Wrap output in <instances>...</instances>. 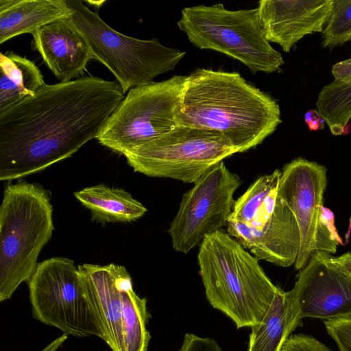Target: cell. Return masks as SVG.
Masks as SVG:
<instances>
[{
    "mask_svg": "<svg viewBox=\"0 0 351 351\" xmlns=\"http://www.w3.org/2000/svg\"><path fill=\"white\" fill-rule=\"evenodd\" d=\"M301 324L291 291L279 289L261 322L251 327L247 351H280Z\"/></svg>",
    "mask_w": 351,
    "mask_h": 351,
    "instance_id": "cell-18",
    "label": "cell"
},
{
    "mask_svg": "<svg viewBox=\"0 0 351 351\" xmlns=\"http://www.w3.org/2000/svg\"><path fill=\"white\" fill-rule=\"evenodd\" d=\"M315 115V110H310L305 113L304 115V121L308 125L310 122L313 121Z\"/></svg>",
    "mask_w": 351,
    "mask_h": 351,
    "instance_id": "cell-33",
    "label": "cell"
},
{
    "mask_svg": "<svg viewBox=\"0 0 351 351\" xmlns=\"http://www.w3.org/2000/svg\"><path fill=\"white\" fill-rule=\"evenodd\" d=\"M123 99L118 82L90 75L45 84L1 110L0 180H21L71 157L98 137Z\"/></svg>",
    "mask_w": 351,
    "mask_h": 351,
    "instance_id": "cell-1",
    "label": "cell"
},
{
    "mask_svg": "<svg viewBox=\"0 0 351 351\" xmlns=\"http://www.w3.org/2000/svg\"><path fill=\"white\" fill-rule=\"evenodd\" d=\"M67 336L68 335L63 334L62 335L51 341L41 351H56L66 340Z\"/></svg>",
    "mask_w": 351,
    "mask_h": 351,
    "instance_id": "cell-32",
    "label": "cell"
},
{
    "mask_svg": "<svg viewBox=\"0 0 351 351\" xmlns=\"http://www.w3.org/2000/svg\"><path fill=\"white\" fill-rule=\"evenodd\" d=\"M71 14L65 0H0V44Z\"/></svg>",
    "mask_w": 351,
    "mask_h": 351,
    "instance_id": "cell-17",
    "label": "cell"
},
{
    "mask_svg": "<svg viewBox=\"0 0 351 351\" xmlns=\"http://www.w3.org/2000/svg\"><path fill=\"white\" fill-rule=\"evenodd\" d=\"M123 328L125 351H147L151 336L147 328L150 317L147 300L134 291L132 278L123 291Z\"/></svg>",
    "mask_w": 351,
    "mask_h": 351,
    "instance_id": "cell-22",
    "label": "cell"
},
{
    "mask_svg": "<svg viewBox=\"0 0 351 351\" xmlns=\"http://www.w3.org/2000/svg\"><path fill=\"white\" fill-rule=\"evenodd\" d=\"M178 351H222L217 341L211 338L201 337L186 333Z\"/></svg>",
    "mask_w": 351,
    "mask_h": 351,
    "instance_id": "cell-27",
    "label": "cell"
},
{
    "mask_svg": "<svg viewBox=\"0 0 351 351\" xmlns=\"http://www.w3.org/2000/svg\"><path fill=\"white\" fill-rule=\"evenodd\" d=\"M199 273L210 305L237 328L259 324L280 289L258 259L228 232L206 237L197 254Z\"/></svg>",
    "mask_w": 351,
    "mask_h": 351,
    "instance_id": "cell-3",
    "label": "cell"
},
{
    "mask_svg": "<svg viewBox=\"0 0 351 351\" xmlns=\"http://www.w3.org/2000/svg\"><path fill=\"white\" fill-rule=\"evenodd\" d=\"M350 132H351V123L349 122L346 125L343 129V134L344 135L348 134Z\"/></svg>",
    "mask_w": 351,
    "mask_h": 351,
    "instance_id": "cell-34",
    "label": "cell"
},
{
    "mask_svg": "<svg viewBox=\"0 0 351 351\" xmlns=\"http://www.w3.org/2000/svg\"><path fill=\"white\" fill-rule=\"evenodd\" d=\"M45 84L34 62L13 51L0 53V111L34 95Z\"/></svg>",
    "mask_w": 351,
    "mask_h": 351,
    "instance_id": "cell-20",
    "label": "cell"
},
{
    "mask_svg": "<svg viewBox=\"0 0 351 351\" xmlns=\"http://www.w3.org/2000/svg\"><path fill=\"white\" fill-rule=\"evenodd\" d=\"M322 33L324 47L332 49L351 40V0H334L332 13Z\"/></svg>",
    "mask_w": 351,
    "mask_h": 351,
    "instance_id": "cell-24",
    "label": "cell"
},
{
    "mask_svg": "<svg viewBox=\"0 0 351 351\" xmlns=\"http://www.w3.org/2000/svg\"><path fill=\"white\" fill-rule=\"evenodd\" d=\"M321 221L322 224L330 233L333 239L338 243V245H343L342 239L339 235L335 225V215L331 210L322 206L321 211Z\"/></svg>",
    "mask_w": 351,
    "mask_h": 351,
    "instance_id": "cell-29",
    "label": "cell"
},
{
    "mask_svg": "<svg viewBox=\"0 0 351 351\" xmlns=\"http://www.w3.org/2000/svg\"><path fill=\"white\" fill-rule=\"evenodd\" d=\"M236 153L230 141L218 132L178 125L125 157L136 172L194 184Z\"/></svg>",
    "mask_w": 351,
    "mask_h": 351,
    "instance_id": "cell-8",
    "label": "cell"
},
{
    "mask_svg": "<svg viewBox=\"0 0 351 351\" xmlns=\"http://www.w3.org/2000/svg\"><path fill=\"white\" fill-rule=\"evenodd\" d=\"M280 351H332L315 337L304 334L290 335Z\"/></svg>",
    "mask_w": 351,
    "mask_h": 351,
    "instance_id": "cell-26",
    "label": "cell"
},
{
    "mask_svg": "<svg viewBox=\"0 0 351 351\" xmlns=\"http://www.w3.org/2000/svg\"><path fill=\"white\" fill-rule=\"evenodd\" d=\"M187 76L174 75L134 88L110 115L98 142L124 156L178 125L176 115Z\"/></svg>",
    "mask_w": 351,
    "mask_h": 351,
    "instance_id": "cell-7",
    "label": "cell"
},
{
    "mask_svg": "<svg viewBox=\"0 0 351 351\" xmlns=\"http://www.w3.org/2000/svg\"><path fill=\"white\" fill-rule=\"evenodd\" d=\"M50 192L36 182L6 184L0 206V302L34 273L54 230Z\"/></svg>",
    "mask_w": 351,
    "mask_h": 351,
    "instance_id": "cell-4",
    "label": "cell"
},
{
    "mask_svg": "<svg viewBox=\"0 0 351 351\" xmlns=\"http://www.w3.org/2000/svg\"><path fill=\"white\" fill-rule=\"evenodd\" d=\"M86 295L101 323L104 341L112 351H125L123 289L131 276L123 265L84 263L77 266Z\"/></svg>",
    "mask_w": 351,
    "mask_h": 351,
    "instance_id": "cell-15",
    "label": "cell"
},
{
    "mask_svg": "<svg viewBox=\"0 0 351 351\" xmlns=\"http://www.w3.org/2000/svg\"><path fill=\"white\" fill-rule=\"evenodd\" d=\"M339 351H351V317L324 321Z\"/></svg>",
    "mask_w": 351,
    "mask_h": 351,
    "instance_id": "cell-25",
    "label": "cell"
},
{
    "mask_svg": "<svg viewBox=\"0 0 351 351\" xmlns=\"http://www.w3.org/2000/svg\"><path fill=\"white\" fill-rule=\"evenodd\" d=\"M178 125L213 130L237 153L256 147L282 123L280 106L240 73L197 69L187 76Z\"/></svg>",
    "mask_w": 351,
    "mask_h": 351,
    "instance_id": "cell-2",
    "label": "cell"
},
{
    "mask_svg": "<svg viewBox=\"0 0 351 351\" xmlns=\"http://www.w3.org/2000/svg\"><path fill=\"white\" fill-rule=\"evenodd\" d=\"M332 74L335 82L348 84L351 80V58L337 62L332 66Z\"/></svg>",
    "mask_w": 351,
    "mask_h": 351,
    "instance_id": "cell-28",
    "label": "cell"
},
{
    "mask_svg": "<svg viewBox=\"0 0 351 351\" xmlns=\"http://www.w3.org/2000/svg\"><path fill=\"white\" fill-rule=\"evenodd\" d=\"M75 197L90 210L92 221L127 223L142 217L147 208L128 191L100 184L84 188L73 193Z\"/></svg>",
    "mask_w": 351,
    "mask_h": 351,
    "instance_id": "cell-19",
    "label": "cell"
},
{
    "mask_svg": "<svg viewBox=\"0 0 351 351\" xmlns=\"http://www.w3.org/2000/svg\"><path fill=\"white\" fill-rule=\"evenodd\" d=\"M324 119L320 116L319 113L315 110V115L311 122L308 124L310 131H317L324 128Z\"/></svg>",
    "mask_w": 351,
    "mask_h": 351,
    "instance_id": "cell-31",
    "label": "cell"
},
{
    "mask_svg": "<svg viewBox=\"0 0 351 351\" xmlns=\"http://www.w3.org/2000/svg\"><path fill=\"white\" fill-rule=\"evenodd\" d=\"M241 181L221 162L182 195L167 230L173 250L187 254L203 239L227 226Z\"/></svg>",
    "mask_w": 351,
    "mask_h": 351,
    "instance_id": "cell-10",
    "label": "cell"
},
{
    "mask_svg": "<svg viewBox=\"0 0 351 351\" xmlns=\"http://www.w3.org/2000/svg\"><path fill=\"white\" fill-rule=\"evenodd\" d=\"M28 285L35 319L66 335H95L104 340L101 323L73 260L52 257L38 263Z\"/></svg>",
    "mask_w": 351,
    "mask_h": 351,
    "instance_id": "cell-9",
    "label": "cell"
},
{
    "mask_svg": "<svg viewBox=\"0 0 351 351\" xmlns=\"http://www.w3.org/2000/svg\"><path fill=\"white\" fill-rule=\"evenodd\" d=\"M281 171L264 175L256 180L235 201L229 219L258 228L273 213L278 199Z\"/></svg>",
    "mask_w": 351,
    "mask_h": 351,
    "instance_id": "cell-21",
    "label": "cell"
},
{
    "mask_svg": "<svg viewBox=\"0 0 351 351\" xmlns=\"http://www.w3.org/2000/svg\"><path fill=\"white\" fill-rule=\"evenodd\" d=\"M326 185L327 169L316 162L299 157L281 170L278 194L294 215L300 234L296 270L304 267L316 251L337 252L338 243L321 221Z\"/></svg>",
    "mask_w": 351,
    "mask_h": 351,
    "instance_id": "cell-11",
    "label": "cell"
},
{
    "mask_svg": "<svg viewBox=\"0 0 351 351\" xmlns=\"http://www.w3.org/2000/svg\"><path fill=\"white\" fill-rule=\"evenodd\" d=\"M177 25L200 49L222 53L252 73H273L284 64L282 55L264 37L258 9L229 10L222 4L184 8Z\"/></svg>",
    "mask_w": 351,
    "mask_h": 351,
    "instance_id": "cell-6",
    "label": "cell"
},
{
    "mask_svg": "<svg viewBox=\"0 0 351 351\" xmlns=\"http://www.w3.org/2000/svg\"><path fill=\"white\" fill-rule=\"evenodd\" d=\"M226 226L227 232L258 260L282 267L295 264L300 249L298 227L291 210L279 195L263 226L255 228L230 219Z\"/></svg>",
    "mask_w": 351,
    "mask_h": 351,
    "instance_id": "cell-14",
    "label": "cell"
},
{
    "mask_svg": "<svg viewBox=\"0 0 351 351\" xmlns=\"http://www.w3.org/2000/svg\"><path fill=\"white\" fill-rule=\"evenodd\" d=\"M75 27L86 38L93 60L106 66L125 94L151 84L155 77L175 69L185 52L162 45L158 38L141 40L110 27L80 0H65Z\"/></svg>",
    "mask_w": 351,
    "mask_h": 351,
    "instance_id": "cell-5",
    "label": "cell"
},
{
    "mask_svg": "<svg viewBox=\"0 0 351 351\" xmlns=\"http://www.w3.org/2000/svg\"><path fill=\"white\" fill-rule=\"evenodd\" d=\"M331 261L336 267L351 279L350 252H347L339 256H332Z\"/></svg>",
    "mask_w": 351,
    "mask_h": 351,
    "instance_id": "cell-30",
    "label": "cell"
},
{
    "mask_svg": "<svg viewBox=\"0 0 351 351\" xmlns=\"http://www.w3.org/2000/svg\"><path fill=\"white\" fill-rule=\"evenodd\" d=\"M317 110L335 136L343 134L351 120V80L348 84L335 81L324 86L316 102Z\"/></svg>",
    "mask_w": 351,
    "mask_h": 351,
    "instance_id": "cell-23",
    "label": "cell"
},
{
    "mask_svg": "<svg viewBox=\"0 0 351 351\" xmlns=\"http://www.w3.org/2000/svg\"><path fill=\"white\" fill-rule=\"evenodd\" d=\"M330 254L315 252L291 289L299 317L324 321L351 317V279L336 267Z\"/></svg>",
    "mask_w": 351,
    "mask_h": 351,
    "instance_id": "cell-12",
    "label": "cell"
},
{
    "mask_svg": "<svg viewBox=\"0 0 351 351\" xmlns=\"http://www.w3.org/2000/svg\"><path fill=\"white\" fill-rule=\"evenodd\" d=\"M32 36L34 48L60 82L79 77L88 61L93 60L86 38L70 17L39 27Z\"/></svg>",
    "mask_w": 351,
    "mask_h": 351,
    "instance_id": "cell-16",
    "label": "cell"
},
{
    "mask_svg": "<svg viewBox=\"0 0 351 351\" xmlns=\"http://www.w3.org/2000/svg\"><path fill=\"white\" fill-rule=\"evenodd\" d=\"M334 0H262L258 12L264 37L285 52L305 36L322 32Z\"/></svg>",
    "mask_w": 351,
    "mask_h": 351,
    "instance_id": "cell-13",
    "label": "cell"
}]
</instances>
